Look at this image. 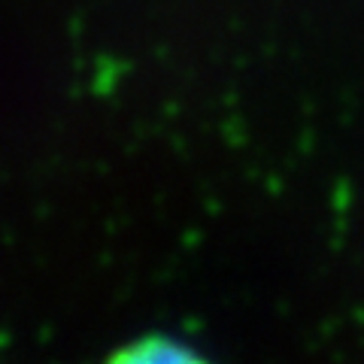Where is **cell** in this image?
<instances>
[{"label":"cell","mask_w":364,"mask_h":364,"mask_svg":"<svg viewBox=\"0 0 364 364\" xmlns=\"http://www.w3.org/2000/svg\"><path fill=\"white\" fill-rule=\"evenodd\" d=\"M104 364H213L198 349L182 343L176 337H140L128 346L116 349Z\"/></svg>","instance_id":"cell-1"}]
</instances>
